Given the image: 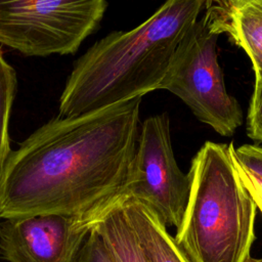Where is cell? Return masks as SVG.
I'll return each instance as SVG.
<instances>
[{"label":"cell","mask_w":262,"mask_h":262,"mask_svg":"<svg viewBox=\"0 0 262 262\" xmlns=\"http://www.w3.org/2000/svg\"><path fill=\"white\" fill-rule=\"evenodd\" d=\"M141 97L57 117L11 150L0 219L60 214L92 227L125 195L139 136Z\"/></svg>","instance_id":"obj_1"},{"label":"cell","mask_w":262,"mask_h":262,"mask_svg":"<svg viewBox=\"0 0 262 262\" xmlns=\"http://www.w3.org/2000/svg\"><path fill=\"white\" fill-rule=\"evenodd\" d=\"M189 193L174 241L190 262H249L257 207L231 143L207 141L191 161Z\"/></svg>","instance_id":"obj_3"},{"label":"cell","mask_w":262,"mask_h":262,"mask_svg":"<svg viewBox=\"0 0 262 262\" xmlns=\"http://www.w3.org/2000/svg\"><path fill=\"white\" fill-rule=\"evenodd\" d=\"M249 262H262V258H261V259H254V258H251Z\"/></svg>","instance_id":"obj_15"},{"label":"cell","mask_w":262,"mask_h":262,"mask_svg":"<svg viewBox=\"0 0 262 262\" xmlns=\"http://www.w3.org/2000/svg\"><path fill=\"white\" fill-rule=\"evenodd\" d=\"M189 193V177L174 158L166 113L150 117L139 131L126 195L149 205L166 225L181 224Z\"/></svg>","instance_id":"obj_6"},{"label":"cell","mask_w":262,"mask_h":262,"mask_svg":"<svg viewBox=\"0 0 262 262\" xmlns=\"http://www.w3.org/2000/svg\"><path fill=\"white\" fill-rule=\"evenodd\" d=\"M217 38L204 17L179 42L159 89H166L186 103L195 117L223 136L241 126L243 113L226 90L218 63Z\"/></svg>","instance_id":"obj_5"},{"label":"cell","mask_w":262,"mask_h":262,"mask_svg":"<svg viewBox=\"0 0 262 262\" xmlns=\"http://www.w3.org/2000/svg\"><path fill=\"white\" fill-rule=\"evenodd\" d=\"M105 7V0H0V43L31 56L75 53Z\"/></svg>","instance_id":"obj_4"},{"label":"cell","mask_w":262,"mask_h":262,"mask_svg":"<svg viewBox=\"0 0 262 262\" xmlns=\"http://www.w3.org/2000/svg\"><path fill=\"white\" fill-rule=\"evenodd\" d=\"M231 152L244 186L262 213V147L253 144L234 147L231 143Z\"/></svg>","instance_id":"obj_11"},{"label":"cell","mask_w":262,"mask_h":262,"mask_svg":"<svg viewBox=\"0 0 262 262\" xmlns=\"http://www.w3.org/2000/svg\"><path fill=\"white\" fill-rule=\"evenodd\" d=\"M121 203L148 262H190L149 205L127 195Z\"/></svg>","instance_id":"obj_9"},{"label":"cell","mask_w":262,"mask_h":262,"mask_svg":"<svg viewBox=\"0 0 262 262\" xmlns=\"http://www.w3.org/2000/svg\"><path fill=\"white\" fill-rule=\"evenodd\" d=\"M91 227L60 214L4 219L0 254L7 262H76Z\"/></svg>","instance_id":"obj_7"},{"label":"cell","mask_w":262,"mask_h":262,"mask_svg":"<svg viewBox=\"0 0 262 262\" xmlns=\"http://www.w3.org/2000/svg\"><path fill=\"white\" fill-rule=\"evenodd\" d=\"M76 262H116L101 236L91 227L76 258Z\"/></svg>","instance_id":"obj_13"},{"label":"cell","mask_w":262,"mask_h":262,"mask_svg":"<svg viewBox=\"0 0 262 262\" xmlns=\"http://www.w3.org/2000/svg\"><path fill=\"white\" fill-rule=\"evenodd\" d=\"M16 74L0 50V182L7 159L11 152L9 118L16 90Z\"/></svg>","instance_id":"obj_12"},{"label":"cell","mask_w":262,"mask_h":262,"mask_svg":"<svg viewBox=\"0 0 262 262\" xmlns=\"http://www.w3.org/2000/svg\"><path fill=\"white\" fill-rule=\"evenodd\" d=\"M92 227L101 236L116 262H148L136 239L121 201Z\"/></svg>","instance_id":"obj_10"},{"label":"cell","mask_w":262,"mask_h":262,"mask_svg":"<svg viewBox=\"0 0 262 262\" xmlns=\"http://www.w3.org/2000/svg\"><path fill=\"white\" fill-rule=\"evenodd\" d=\"M205 0H166L145 21L114 32L78 59L59 99L60 118L92 114L159 89Z\"/></svg>","instance_id":"obj_2"},{"label":"cell","mask_w":262,"mask_h":262,"mask_svg":"<svg viewBox=\"0 0 262 262\" xmlns=\"http://www.w3.org/2000/svg\"><path fill=\"white\" fill-rule=\"evenodd\" d=\"M247 133L253 140L262 142V79L255 81L248 113Z\"/></svg>","instance_id":"obj_14"},{"label":"cell","mask_w":262,"mask_h":262,"mask_svg":"<svg viewBox=\"0 0 262 262\" xmlns=\"http://www.w3.org/2000/svg\"><path fill=\"white\" fill-rule=\"evenodd\" d=\"M209 30L229 39L250 57L256 80L262 79V0H205Z\"/></svg>","instance_id":"obj_8"}]
</instances>
